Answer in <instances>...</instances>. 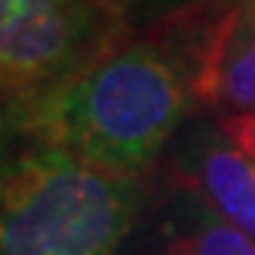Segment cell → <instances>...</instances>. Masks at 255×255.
Returning <instances> with one entry per match:
<instances>
[{
  "instance_id": "1",
  "label": "cell",
  "mask_w": 255,
  "mask_h": 255,
  "mask_svg": "<svg viewBox=\"0 0 255 255\" xmlns=\"http://www.w3.org/2000/svg\"><path fill=\"white\" fill-rule=\"evenodd\" d=\"M194 80L175 56L129 43L80 77L19 108H6L9 129L108 175L132 178L178 132Z\"/></svg>"
},
{
  "instance_id": "2",
  "label": "cell",
  "mask_w": 255,
  "mask_h": 255,
  "mask_svg": "<svg viewBox=\"0 0 255 255\" xmlns=\"http://www.w3.org/2000/svg\"><path fill=\"white\" fill-rule=\"evenodd\" d=\"M135 212V178L46 144L0 154V255H117Z\"/></svg>"
},
{
  "instance_id": "3",
  "label": "cell",
  "mask_w": 255,
  "mask_h": 255,
  "mask_svg": "<svg viewBox=\"0 0 255 255\" xmlns=\"http://www.w3.org/2000/svg\"><path fill=\"white\" fill-rule=\"evenodd\" d=\"M117 0H0V99L28 105L80 77L123 43Z\"/></svg>"
},
{
  "instance_id": "4",
  "label": "cell",
  "mask_w": 255,
  "mask_h": 255,
  "mask_svg": "<svg viewBox=\"0 0 255 255\" xmlns=\"http://www.w3.org/2000/svg\"><path fill=\"white\" fill-rule=\"evenodd\" d=\"M175 166L191 194L255 240V160L228 138L222 123H191L178 138Z\"/></svg>"
},
{
  "instance_id": "5",
  "label": "cell",
  "mask_w": 255,
  "mask_h": 255,
  "mask_svg": "<svg viewBox=\"0 0 255 255\" xmlns=\"http://www.w3.org/2000/svg\"><path fill=\"white\" fill-rule=\"evenodd\" d=\"M194 96L206 105L255 111V15L234 3L200 52Z\"/></svg>"
},
{
  "instance_id": "6",
  "label": "cell",
  "mask_w": 255,
  "mask_h": 255,
  "mask_svg": "<svg viewBox=\"0 0 255 255\" xmlns=\"http://www.w3.org/2000/svg\"><path fill=\"white\" fill-rule=\"evenodd\" d=\"M175 240L172 255H255V240L240 228L218 218L197 194L185 188L175 203Z\"/></svg>"
},
{
  "instance_id": "7",
  "label": "cell",
  "mask_w": 255,
  "mask_h": 255,
  "mask_svg": "<svg viewBox=\"0 0 255 255\" xmlns=\"http://www.w3.org/2000/svg\"><path fill=\"white\" fill-rule=\"evenodd\" d=\"M222 129L228 132V138H231L249 160H255V111L225 117V120H222Z\"/></svg>"
},
{
  "instance_id": "8",
  "label": "cell",
  "mask_w": 255,
  "mask_h": 255,
  "mask_svg": "<svg viewBox=\"0 0 255 255\" xmlns=\"http://www.w3.org/2000/svg\"><path fill=\"white\" fill-rule=\"evenodd\" d=\"M123 6L126 15H141V19H148V15H160V12H169L175 9L178 3H185V0H117Z\"/></svg>"
},
{
  "instance_id": "9",
  "label": "cell",
  "mask_w": 255,
  "mask_h": 255,
  "mask_svg": "<svg viewBox=\"0 0 255 255\" xmlns=\"http://www.w3.org/2000/svg\"><path fill=\"white\" fill-rule=\"evenodd\" d=\"M9 129V120H6V114L0 111V154H3V132Z\"/></svg>"
},
{
  "instance_id": "10",
  "label": "cell",
  "mask_w": 255,
  "mask_h": 255,
  "mask_svg": "<svg viewBox=\"0 0 255 255\" xmlns=\"http://www.w3.org/2000/svg\"><path fill=\"white\" fill-rule=\"evenodd\" d=\"M237 3H240V6H243L249 15H255V0H237Z\"/></svg>"
}]
</instances>
